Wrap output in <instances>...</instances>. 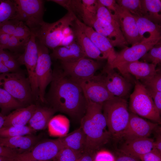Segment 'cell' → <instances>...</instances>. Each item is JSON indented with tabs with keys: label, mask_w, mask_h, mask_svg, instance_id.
Segmentation results:
<instances>
[{
	"label": "cell",
	"mask_w": 161,
	"mask_h": 161,
	"mask_svg": "<svg viewBox=\"0 0 161 161\" xmlns=\"http://www.w3.org/2000/svg\"><path fill=\"white\" fill-rule=\"evenodd\" d=\"M76 81L79 84L86 100L103 103L115 97L108 91L96 75Z\"/></svg>",
	"instance_id": "cell-16"
},
{
	"label": "cell",
	"mask_w": 161,
	"mask_h": 161,
	"mask_svg": "<svg viewBox=\"0 0 161 161\" xmlns=\"http://www.w3.org/2000/svg\"><path fill=\"white\" fill-rule=\"evenodd\" d=\"M36 131L29 126L3 127L0 129V137H7L24 136L32 134Z\"/></svg>",
	"instance_id": "cell-32"
},
{
	"label": "cell",
	"mask_w": 161,
	"mask_h": 161,
	"mask_svg": "<svg viewBox=\"0 0 161 161\" xmlns=\"http://www.w3.org/2000/svg\"><path fill=\"white\" fill-rule=\"evenodd\" d=\"M36 107L35 105L31 104L15 109L6 116L3 127L26 126L34 114Z\"/></svg>",
	"instance_id": "cell-24"
},
{
	"label": "cell",
	"mask_w": 161,
	"mask_h": 161,
	"mask_svg": "<svg viewBox=\"0 0 161 161\" xmlns=\"http://www.w3.org/2000/svg\"><path fill=\"white\" fill-rule=\"evenodd\" d=\"M140 160L141 161H161V152L154 149L142 156Z\"/></svg>",
	"instance_id": "cell-43"
},
{
	"label": "cell",
	"mask_w": 161,
	"mask_h": 161,
	"mask_svg": "<svg viewBox=\"0 0 161 161\" xmlns=\"http://www.w3.org/2000/svg\"><path fill=\"white\" fill-rule=\"evenodd\" d=\"M47 96L51 108L80 120L84 115L87 101L78 83L62 70L55 69Z\"/></svg>",
	"instance_id": "cell-1"
},
{
	"label": "cell",
	"mask_w": 161,
	"mask_h": 161,
	"mask_svg": "<svg viewBox=\"0 0 161 161\" xmlns=\"http://www.w3.org/2000/svg\"><path fill=\"white\" fill-rule=\"evenodd\" d=\"M117 3L132 14L143 16L141 0H117Z\"/></svg>",
	"instance_id": "cell-37"
},
{
	"label": "cell",
	"mask_w": 161,
	"mask_h": 161,
	"mask_svg": "<svg viewBox=\"0 0 161 161\" xmlns=\"http://www.w3.org/2000/svg\"><path fill=\"white\" fill-rule=\"evenodd\" d=\"M11 72H18L20 64L16 58L10 59L2 63Z\"/></svg>",
	"instance_id": "cell-48"
},
{
	"label": "cell",
	"mask_w": 161,
	"mask_h": 161,
	"mask_svg": "<svg viewBox=\"0 0 161 161\" xmlns=\"http://www.w3.org/2000/svg\"><path fill=\"white\" fill-rule=\"evenodd\" d=\"M66 9L68 12L78 15L81 18L82 14V2L80 0H51Z\"/></svg>",
	"instance_id": "cell-34"
},
{
	"label": "cell",
	"mask_w": 161,
	"mask_h": 161,
	"mask_svg": "<svg viewBox=\"0 0 161 161\" xmlns=\"http://www.w3.org/2000/svg\"><path fill=\"white\" fill-rule=\"evenodd\" d=\"M156 66L152 64L137 61L120 64L116 68L126 78L131 74L141 82L151 78L156 73L158 69H156Z\"/></svg>",
	"instance_id": "cell-18"
},
{
	"label": "cell",
	"mask_w": 161,
	"mask_h": 161,
	"mask_svg": "<svg viewBox=\"0 0 161 161\" xmlns=\"http://www.w3.org/2000/svg\"><path fill=\"white\" fill-rule=\"evenodd\" d=\"M87 101L85 113L80 120V126L86 137L85 151L95 152L108 143L112 136L107 129L103 112V103Z\"/></svg>",
	"instance_id": "cell-2"
},
{
	"label": "cell",
	"mask_w": 161,
	"mask_h": 161,
	"mask_svg": "<svg viewBox=\"0 0 161 161\" xmlns=\"http://www.w3.org/2000/svg\"><path fill=\"white\" fill-rule=\"evenodd\" d=\"M20 22L16 19H12L0 24V31L13 35Z\"/></svg>",
	"instance_id": "cell-42"
},
{
	"label": "cell",
	"mask_w": 161,
	"mask_h": 161,
	"mask_svg": "<svg viewBox=\"0 0 161 161\" xmlns=\"http://www.w3.org/2000/svg\"><path fill=\"white\" fill-rule=\"evenodd\" d=\"M0 106L1 113L5 115L13 109L22 107L23 105L6 90L0 87Z\"/></svg>",
	"instance_id": "cell-30"
},
{
	"label": "cell",
	"mask_w": 161,
	"mask_h": 161,
	"mask_svg": "<svg viewBox=\"0 0 161 161\" xmlns=\"http://www.w3.org/2000/svg\"><path fill=\"white\" fill-rule=\"evenodd\" d=\"M6 116L0 113V129L3 126Z\"/></svg>",
	"instance_id": "cell-56"
},
{
	"label": "cell",
	"mask_w": 161,
	"mask_h": 161,
	"mask_svg": "<svg viewBox=\"0 0 161 161\" xmlns=\"http://www.w3.org/2000/svg\"><path fill=\"white\" fill-rule=\"evenodd\" d=\"M155 148L161 152V136L160 134H158L154 141Z\"/></svg>",
	"instance_id": "cell-54"
},
{
	"label": "cell",
	"mask_w": 161,
	"mask_h": 161,
	"mask_svg": "<svg viewBox=\"0 0 161 161\" xmlns=\"http://www.w3.org/2000/svg\"><path fill=\"white\" fill-rule=\"evenodd\" d=\"M39 137L33 134L11 137H0V145L13 149L18 154L30 151L39 142Z\"/></svg>",
	"instance_id": "cell-21"
},
{
	"label": "cell",
	"mask_w": 161,
	"mask_h": 161,
	"mask_svg": "<svg viewBox=\"0 0 161 161\" xmlns=\"http://www.w3.org/2000/svg\"><path fill=\"white\" fill-rule=\"evenodd\" d=\"M158 128V123L146 120L130 112L127 125L118 139L123 138L128 141L149 137Z\"/></svg>",
	"instance_id": "cell-14"
},
{
	"label": "cell",
	"mask_w": 161,
	"mask_h": 161,
	"mask_svg": "<svg viewBox=\"0 0 161 161\" xmlns=\"http://www.w3.org/2000/svg\"><path fill=\"white\" fill-rule=\"evenodd\" d=\"M14 159L0 156V161H13Z\"/></svg>",
	"instance_id": "cell-57"
},
{
	"label": "cell",
	"mask_w": 161,
	"mask_h": 161,
	"mask_svg": "<svg viewBox=\"0 0 161 161\" xmlns=\"http://www.w3.org/2000/svg\"><path fill=\"white\" fill-rule=\"evenodd\" d=\"M15 56L3 50L0 51V63H3L10 59L15 58Z\"/></svg>",
	"instance_id": "cell-51"
},
{
	"label": "cell",
	"mask_w": 161,
	"mask_h": 161,
	"mask_svg": "<svg viewBox=\"0 0 161 161\" xmlns=\"http://www.w3.org/2000/svg\"><path fill=\"white\" fill-rule=\"evenodd\" d=\"M103 112L112 136L118 138L128 123L130 112L126 100L115 97L103 103Z\"/></svg>",
	"instance_id": "cell-3"
},
{
	"label": "cell",
	"mask_w": 161,
	"mask_h": 161,
	"mask_svg": "<svg viewBox=\"0 0 161 161\" xmlns=\"http://www.w3.org/2000/svg\"><path fill=\"white\" fill-rule=\"evenodd\" d=\"M64 148L59 138L38 142L30 151L18 154L13 161H49Z\"/></svg>",
	"instance_id": "cell-10"
},
{
	"label": "cell",
	"mask_w": 161,
	"mask_h": 161,
	"mask_svg": "<svg viewBox=\"0 0 161 161\" xmlns=\"http://www.w3.org/2000/svg\"><path fill=\"white\" fill-rule=\"evenodd\" d=\"M75 21L101 52L105 59L107 60V64H110L115 58L117 52L108 39L97 32L92 27L85 24L78 18Z\"/></svg>",
	"instance_id": "cell-17"
},
{
	"label": "cell",
	"mask_w": 161,
	"mask_h": 161,
	"mask_svg": "<svg viewBox=\"0 0 161 161\" xmlns=\"http://www.w3.org/2000/svg\"><path fill=\"white\" fill-rule=\"evenodd\" d=\"M23 105L30 103L32 94L28 78L19 72L0 74V87Z\"/></svg>",
	"instance_id": "cell-7"
},
{
	"label": "cell",
	"mask_w": 161,
	"mask_h": 161,
	"mask_svg": "<svg viewBox=\"0 0 161 161\" xmlns=\"http://www.w3.org/2000/svg\"><path fill=\"white\" fill-rule=\"evenodd\" d=\"M77 18L73 13L68 12L55 22L50 23L43 21L34 34L36 39L48 48L54 49L59 46L64 28L72 24Z\"/></svg>",
	"instance_id": "cell-5"
},
{
	"label": "cell",
	"mask_w": 161,
	"mask_h": 161,
	"mask_svg": "<svg viewBox=\"0 0 161 161\" xmlns=\"http://www.w3.org/2000/svg\"><path fill=\"white\" fill-rule=\"evenodd\" d=\"M55 112L51 107L36 106L28 123L29 126L36 131L46 129Z\"/></svg>",
	"instance_id": "cell-25"
},
{
	"label": "cell",
	"mask_w": 161,
	"mask_h": 161,
	"mask_svg": "<svg viewBox=\"0 0 161 161\" xmlns=\"http://www.w3.org/2000/svg\"><path fill=\"white\" fill-rule=\"evenodd\" d=\"M31 34V32L29 28L23 22L20 21L13 35L27 43Z\"/></svg>",
	"instance_id": "cell-40"
},
{
	"label": "cell",
	"mask_w": 161,
	"mask_h": 161,
	"mask_svg": "<svg viewBox=\"0 0 161 161\" xmlns=\"http://www.w3.org/2000/svg\"><path fill=\"white\" fill-rule=\"evenodd\" d=\"M132 15L136 21L140 36L142 40L145 37L144 35L146 32H148L149 34L161 32L160 25L155 24L144 17Z\"/></svg>",
	"instance_id": "cell-31"
},
{
	"label": "cell",
	"mask_w": 161,
	"mask_h": 161,
	"mask_svg": "<svg viewBox=\"0 0 161 161\" xmlns=\"http://www.w3.org/2000/svg\"><path fill=\"white\" fill-rule=\"evenodd\" d=\"M10 35L0 31V47L3 50L6 49Z\"/></svg>",
	"instance_id": "cell-50"
},
{
	"label": "cell",
	"mask_w": 161,
	"mask_h": 161,
	"mask_svg": "<svg viewBox=\"0 0 161 161\" xmlns=\"http://www.w3.org/2000/svg\"><path fill=\"white\" fill-rule=\"evenodd\" d=\"M15 19L24 23L34 34L43 21L44 1L41 0H14Z\"/></svg>",
	"instance_id": "cell-6"
},
{
	"label": "cell",
	"mask_w": 161,
	"mask_h": 161,
	"mask_svg": "<svg viewBox=\"0 0 161 161\" xmlns=\"http://www.w3.org/2000/svg\"><path fill=\"white\" fill-rule=\"evenodd\" d=\"M161 38V32L150 33L148 37H145L140 42L117 52L115 58L111 64H106L114 69L120 64L139 61L151 48L159 43Z\"/></svg>",
	"instance_id": "cell-8"
},
{
	"label": "cell",
	"mask_w": 161,
	"mask_h": 161,
	"mask_svg": "<svg viewBox=\"0 0 161 161\" xmlns=\"http://www.w3.org/2000/svg\"><path fill=\"white\" fill-rule=\"evenodd\" d=\"M1 50H2V49H1V48H0V51Z\"/></svg>",
	"instance_id": "cell-58"
},
{
	"label": "cell",
	"mask_w": 161,
	"mask_h": 161,
	"mask_svg": "<svg viewBox=\"0 0 161 161\" xmlns=\"http://www.w3.org/2000/svg\"><path fill=\"white\" fill-rule=\"evenodd\" d=\"M82 14L81 19L86 25L92 27L97 18L98 4L97 0H82Z\"/></svg>",
	"instance_id": "cell-29"
},
{
	"label": "cell",
	"mask_w": 161,
	"mask_h": 161,
	"mask_svg": "<svg viewBox=\"0 0 161 161\" xmlns=\"http://www.w3.org/2000/svg\"><path fill=\"white\" fill-rule=\"evenodd\" d=\"M75 21L72 26L75 34V41L82 48L86 57L97 61L105 59L101 52Z\"/></svg>",
	"instance_id": "cell-22"
},
{
	"label": "cell",
	"mask_w": 161,
	"mask_h": 161,
	"mask_svg": "<svg viewBox=\"0 0 161 161\" xmlns=\"http://www.w3.org/2000/svg\"><path fill=\"white\" fill-rule=\"evenodd\" d=\"M47 127L50 136L62 137L68 134L70 127V121L65 116L57 115L51 118Z\"/></svg>",
	"instance_id": "cell-27"
},
{
	"label": "cell",
	"mask_w": 161,
	"mask_h": 161,
	"mask_svg": "<svg viewBox=\"0 0 161 161\" xmlns=\"http://www.w3.org/2000/svg\"><path fill=\"white\" fill-rule=\"evenodd\" d=\"M40 161L35 160V161Z\"/></svg>",
	"instance_id": "cell-59"
},
{
	"label": "cell",
	"mask_w": 161,
	"mask_h": 161,
	"mask_svg": "<svg viewBox=\"0 0 161 161\" xmlns=\"http://www.w3.org/2000/svg\"><path fill=\"white\" fill-rule=\"evenodd\" d=\"M141 59L143 62L157 66L161 62L160 42L155 45L145 53Z\"/></svg>",
	"instance_id": "cell-36"
},
{
	"label": "cell",
	"mask_w": 161,
	"mask_h": 161,
	"mask_svg": "<svg viewBox=\"0 0 161 161\" xmlns=\"http://www.w3.org/2000/svg\"><path fill=\"white\" fill-rule=\"evenodd\" d=\"M119 157L115 161H141V160L133 157L123 154Z\"/></svg>",
	"instance_id": "cell-53"
},
{
	"label": "cell",
	"mask_w": 161,
	"mask_h": 161,
	"mask_svg": "<svg viewBox=\"0 0 161 161\" xmlns=\"http://www.w3.org/2000/svg\"><path fill=\"white\" fill-rule=\"evenodd\" d=\"M97 1V18L104 21L116 27L120 28L114 15L100 3L98 0Z\"/></svg>",
	"instance_id": "cell-35"
},
{
	"label": "cell",
	"mask_w": 161,
	"mask_h": 161,
	"mask_svg": "<svg viewBox=\"0 0 161 161\" xmlns=\"http://www.w3.org/2000/svg\"><path fill=\"white\" fill-rule=\"evenodd\" d=\"M135 83L134 90L130 97L129 108L131 112L160 123V113L148 92L137 79Z\"/></svg>",
	"instance_id": "cell-4"
},
{
	"label": "cell",
	"mask_w": 161,
	"mask_h": 161,
	"mask_svg": "<svg viewBox=\"0 0 161 161\" xmlns=\"http://www.w3.org/2000/svg\"><path fill=\"white\" fill-rule=\"evenodd\" d=\"M115 16L122 34L128 44L133 46L141 42L136 21L127 10L117 3L112 13Z\"/></svg>",
	"instance_id": "cell-15"
},
{
	"label": "cell",
	"mask_w": 161,
	"mask_h": 161,
	"mask_svg": "<svg viewBox=\"0 0 161 161\" xmlns=\"http://www.w3.org/2000/svg\"><path fill=\"white\" fill-rule=\"evenodd\" d=\"M72 24L67 26L64 28L59 46L68 45L75 41V34L72 26Z\"/></svg>",
	"instance_id": "cell-41"
},
{
	"label": "cell",
	"mask_w": 161,
	"mask_h": 161,
	"mask_svg": "<svg viewBox=\"0 0 161 161\" xmlns=\"http://www.w3.org/2000/svg\"><path fill=\"white\" fill-rule=\"evenodd\" d=\"M154 141L149 137L126 141L120 151L123 154L140 159L142 156L155 149Z\"/></svg>",
	"instance_id": "cell-20"
},
{
	"label": "cell",
	"mask_w": 161,
	"mask_h": 161,
	"mask_svg": "<svg viewBox=\"0 0 161 161\" xmlns=\"http://www.w3.org/2000/svg\"><path fill=\"white\" fill-rule=\"evenodd\" d=\"M59 138L64 147L70 148L80 153L84 151L86 145V137L80 127L64 136Z\"/></svg>",
	"instance_id": "cell-26"
},
{
	"label": "cell",
	"mask_w": 161,
	"mask_h": 161,
	"mask_svg": "<svg viewBox=\"0 0 161 161\" xmlns=\"http://www.w3.org/2000/svg\"><path fill=\"white\" fill-rule=\"evenodd\" d=\"M26 43L18 38L11 35L9 40L6 49L10 50L16 49L21 47H24Z\"/></svg>",
	"instance_id": "cell-44"
},
{
	"label": "cell",
	"mask_w": 161,
	"mask_h": 161,
	"mask_svg": "<svg viewBox=\"0 0 161 161\" xmlns=\"http://www.w3.org/2000/svg\"><path fill=\"white\" fill-rule=\"evenodd\" d=\"M92 27L97 32L107 38L113 47L124 48L128 47L120 28L104 21L97 18Z\"/></svg>",
	"instance_id": "cell-19"
},
{
	"label": "cell",
	"mask_w": 161,
	"mask_h": 161,
	"mask_svg": "<svg viewBox=\"0 0 161 161\" xmlns=\"http://www.w3.org/2000/svg\"><path fill=\"white\" fill-rule=\"evenodd\" d=\"M55 161H57L56 160H55Z\"/></svg>",
	"instance_id": "cell-60"
},
{
	"label": "cell",
	"mask_w": 161,
	"mask_h": 161,
	"mask_svg": "<svg viewBox=\"0 0 161 161\" xmlns=\"http://www.w3.org/2000/svg\"><path fill=\"white\" fill-rule=\"evenodd\" d=\"M38 58L35 68V75L40 100L44 102L45 90L51 82L53 71L51 69V58L48 48L36 38Z\"/></svg>",
	"instance_id": "cell-9"
},
{
	"label": "cell",
	"mask_w": 161,
	"mask_h": 161,
	"mask_svg": "<svg viewBox=\"0 0 161 161\" xmlns=\"http://www.w3.org/2000/svg\"><path fill=\"white\" fill-rule=\"evenodd\" d=\"M85 153L80 157L77 161H94L92 154L94 151H85Z\"/></svg>",
	"instance_id": "cell-52"
},
{
	"label": "cell",
	"mask_w": 161,
	"mask_h": 161,
	"mask_svg": "<svg viewBox=\"0 0 161 161\" xmlns=\"http://www.w3.org/2000/svg\"><path fill=\"white\" fill-rule=\"evenodd\" d=\"M24 53L17 59L20 64L25 65L28 74L33 95H38L35 75V68L38 58V51L35 35L31 32V36L24 46Z\"/></svg>",
	"instance_id": "cell-13"
},
{
	"label": "cell",
	"mask_w": 161,
	"mask_h": 161,
	"mask_svg": "<svg viewBox=\"0 0 161 161\" xmlns=\"http://www.w3.org/2000/svg\"><path fill=\"white\" fill-rule=\"evenodd\" d=\"M141 1L143 16L155 24L159 25L161 21V1Z\"/></svg>",
	"instance_id": "cell-28"
},
{
	"label": "cell",
	"mask_w": 161,
	"mask_h": 161,
	"mask_svg": "<svg viewBox=\"0 0 161 161\" xmlns=\"http://www.w3.org/2000/svg\"><path fill=\"white\" fill-rule=\"evenodd\" d=\"M96 76L114 96L124 98L129 94L132 87L131 83L106 64L101 73Z\"/></svg>",
	"instance_id": "cell-11"
},
{
	"label": "cell",
	"mask_w": 161,
	"mask_h": 161,
	"mask_svg": "<svg viewBox=\"0 0 161 161\" xmlns=\"http://www.w3.org/2000/svg\"><path fill=\"white\" fill-rule=\"evenodd\" d=\"M140 82L147 89L161 92L160 71L158 69L156 73L151 77Z\"/></svg>",
	"instance_id": "cell-39"
},
{
	"label": "cell",
	"mask_w": 161,
	"mask_h": 161,
	"mask_svg": "<svg viewBox=\"0 0 161 161\" xmlns=\"http://www.w3.org/2000/svg\"><path fill=\"white\" fill-rule=\"evenodd\" d=\"M61 63L64 73L75 81L92 77L101 66L99 62L86 57L73 61Z\"/></svg>",
	"instance_id": "cell-12"
},
{
	"label": "cell",
	"mask_w": 161,
	"mask_h": 161,
	"mask_svg": "<svg viewBox=\"0 0 161 161\" xmlns=\"http://www.w3.org/2000/svg\"><path fill=\"white\" fill-rule=\"evenodd\" d=\"M102 5L106 7L112 13L114 11L117 4L114 0H98Z\"/></svg>",
	"instance_id": "cell-49"
},
{
	"label": "cell",
	"mask_w": 161,
	"mask_h": 161,
	"mask_svg": "<svg viewBox=\"0 0 161 161\" xmlns=\"http://www.w3.org/2000/svg\"><path fill=\"white\" fill-rule=\"evenodd\" d=\"M16 12L13 0H0V24L15 19Z\"/></svg>",
	"instance_id": "cell-33"
},
{
	"label": "cell",
	"mask_w": 161,
	"mask_h": 161,
	"mask_svg": "<svg viewBox=\"0 0 161 161\" xmlns=\"http://www.w3.org/2000/svg\"><path fill=\"white\" fill-rule=\"evenodd\" d=\"M151 97L154 104L157 110L161 112V92L147 89Z\"/></svg>",
	"instance_id": "cell-46"
},
{
	"label": "cell",
	"mask_w": 161,
	"mask_h": 161,
	"mask_svg": "<svg viewBox=\"0 0 161 161\" xmlns=\"http://www.w3.org/2000/svg\"><path fill=\"white\" fill-rule=\"evenodd\" d=\"M18 154L15 151L0 145V156L14 159Z\"/></svg>",
	"instance_id": "cell-47"
},
{
	"label": "cell",
	"mask_w": 161,
	"mask_h": 161,
	"mask_svg": "<svg viewBox=\"0 0 161 161\" xmlns=\"http://www.w3.org/2000/svg\"><path fill=\"white\" fill-rule=\"evenodd\" d=\"M50 55L51 58L64 62L73 61L86 57L82 48L75 41L68 45L56 47Z\"/></svg>",
	"instance_id": "cell-23"
},
{
	"label": "cell",
	"mask_w": 161,
	"mask_h": 161,
	"mask_svg": "<svg viewBox=\"0 0 161 161\" xmlns=\"http://www.w3.org/2000/svg\"><path fill=\"white\" fill-rule=\"evenodd\" d=\"M114 158L110 152L101 151L96 154L94 161H115Z\"/></svg>",
	"instance_id": "cell-45"
},
{
	"label": "cell",
	"mask_w": 161,
	"mask_h": 161,
	"mask_svg": "<svg viewBox=\"0 0 161 161\" xmlns=\"http://www.w3.org/2000/svg\"><path fill=\"white\" fill-rule=\"evenodd\" d=\"M11 72L2 63H0V74Z\"/></svg>",
	"instance_id": "cell-55"
},
{
	"label": "cell",
	"mask_w": 161,
	"mask_h": 161,
	"mask_svg": "<svg viewBox=\"0 0 161 161\" xmlns=\"http://www.w3.org/2000/svg\"><path fill=\"white\" fill-rule=\"evenodd\" d=\"M81 153L64 147L59 152L55 158L57 161H77Z\"/></svg>",
	"instance_id": "cell-38"
}]
</instances>
